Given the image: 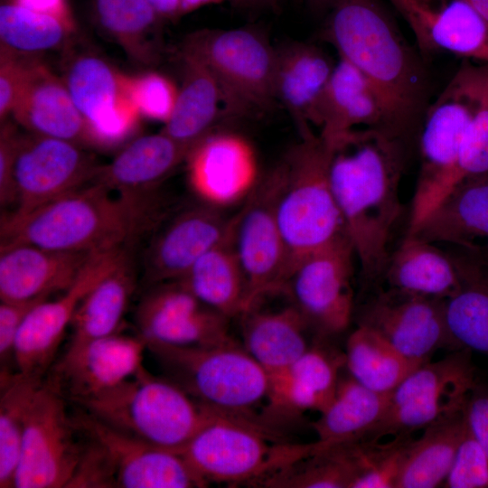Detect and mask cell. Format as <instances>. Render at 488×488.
Listing matches in <instances>:
<instances>
[{"label":"cell","mask_w":488,"mask_h":488,"mask_svg":"<svg viewBox=\"0 0 488 488\" xmlns=\"http://www.w3.org/2000/svg\"><path fill=\"white\" fill-rule=\"evenodd\" d=\"M401 139L374 128L350 132L333 148L330 182L366 286L380 282L402 203Z\"/></svg>","instance_id":"1"},{"label":"cell","mask_w":488,"mask_h":488,"mask_svg":"<svg viewBox=\"0 0 488 488\" xmlns=\"http://www.w3.org/2000/svg\"><path fill=\"white\" fill-rule=\"evenodd\" d=\"M329 11L325 39L378 89L403 136L426 93L418 57L379 0H333Z\"/></svg>","instance_id":"2"},{"label":"cell","mask_w":488,"mask_h":488,"mask_svg":"<svg viewBox=\"0 0 488 488\" xmlns=\"http://www.w3.org/2000/svg\"><path fill=\"white\" fill-rule=\"evenodd\" d=\"M155 220L102 184L92 183L26 211L4 213L0 245L24 243L66 252L122 248Z\"/></svg>","instance_id":"3"},{"label":"cell","mask_w":488,"mask_h":488,"mask_svg":"<svg viewBox=\"0 0 488 488\" xmlns=\"http://www.w3.org/2000/svg\"><path fill=\"white\" fill-rule=\"evenodd\" d=\"M332 155L319 134L310 131L279 163L276 215L289 275L305 257L346 233L330 182Z\"/></svg>","instance_id":"4"},{"label":"cell","mask_w":488,"mask_h":488,"mask_svg":"<svg viewBox=\"0 0 488 488\" xmlns=\"http://www.w3.org/2000/svg\"><path fill=\"white\" fill-rule=\"evenodd\" d=\"M78 404L123 433L175 452L221 414L145 367L118 386Z\"/></svg>","instance_id":"5"},{"label":"cell","mask_w":488,"mask_h":488,"mask_svg":"<svg viewBox=\"0 0 488 488\" xmlns=\"http://www.w3.org/2000/svg\"><path fill=\"white\" fill-rule=\"evenodd\" d=\"M147 350L166 378L202 405L265 426L253 408L267 398L268 375L233 339L209 346L149 343Z\"/></svg>","instance_id":"6"},{"label":"cell","mask_w":488,"mask_h":488,"mask_svg":"<svg viewBox=\"0 0 488 488\" xmlns=\"http://www.w3.org/2000/svg\"><path fill=\"white\" fill-rule=\"evenodd\" d=\"M275 434L256 423L220 414L179 452L208 484H258L267 476L321 449L308 444L273 443Z\"/></svg>","instance_id":"7"},{"label":"cell","mask_w":488,"mask_h":488,"mask_svg":"<svg viewBox=\"0 0 488 488\" xmlns=\"http://www.w3.org/2000/svg\"><path fill=\"white\" fill-rule=\"evenodd\" d=\"M476 65L465 60L427 109L419 141L420 168L411 201V234L461 183L460 155L471 119Z\"/></svg>","instance_id":"8"},{"label":"cell","mask_w":488,"mask_h":488,"mask_svg":"<svg viewBox=\"0 0 488 488\" xmlns=\"http://www.w3.org/2000/svg\"><path fill=\"white\" fill-rule=\"evenodd\" d=\"M181 52L199 60L211 72L229 115L263 112L277 100V50L257 30H200L185 38Z\"/></svg>","instance_id":"9"},{"label":"cell","mask_w":488,"mask_h":488,"mask_svg":"<svg viewBox=\"0 0 488 488\" xmlns=\"http://www.w3.org/2000/svg\"><path fill=\"white\" fill-rule=\"evenodd\" d=\"M279 181L278 164L233 215L231 241L246 283L245 313L266 295L283 292L289 276L288 254L276 215Z\"/></svg>","instance_id":"10"},{"label":"cell","mask_w":488,"mask_h":488,"mask_svg":"<svg viewBox=\"0 0 488 488\" xmlns=\"http://www.w3.org/2000/svg\"><path fill=\"white\" fill-rule=\"evenodd\" d=\"M65 396L52 384L37 389L26 418L14 475L16 488L68 487L80 462L85 443L78 439Z\"/></svg>","instance_id":"11"},{"label":"cell","mask_w":488,"mask_h":488,"mask_svg":"<svg viewBox=\"0 0 488 488\" xmlns=\"http://www.w3.org/2000/svg\"><path fill=\"white\" fill-rule=\"evenodd\" d=\"M355 258L344 233L301 259L287 278L283 292L321 338L341 333L350 324Z\"/></svg>","instance_id":"12"},{"label":"cell","mask_w":488,"mask_h":488,"mask_svg":"<svg viewBox=\"0 0 488 488\" xmlns=\"http://www.w3.org/2000/svg\"><path fill=\"white\" fill-rule=\"evenodd\" d=\"M74 419L100 462L108 488H199L207 485L179 452L123 433L86 411Z\"/></svg>","instance_id":"13"},{"label":"cell","mask_w":488,"mask_h":488,"mask_svg":"<svg viewBox=\"0 0 488 488\" xmlns=\"http://www.w3.org/2000/svg\"><path fill=\"white\" fill-rule=\"evenodd\" d=\"M99 166L78 144L32 133L21 135L14 166V211L32 210L93 183Z\"/></svg>","instance_id":"14"},{"label":"cell","mask_w":488,"mask_h":488,"mask_svg":"<svg viewBox=\"0 0 488 488\" xmlns=\"http://www.w3.org/2000/svg\"><path fill=\"white\" fill-rule=\"evenodd\" d=\"M123 247L95 253L75 282L61 296L38 304L18 333L14 362L16 372L41 378L52 364L63 335L87 293L114 266Z\"/></svg>","instance_id":"15"},{"label":"cell","mask_w":488,"mask_h":488,"mask_svg":"<svg viewBox=\"0 0 488 488\" xmlns=\"http://www.w3.org/2000/svg\"><path fill=\"white\" fill-rule=\"evenodd\" d=\"M154 286L136 313L139 335L147 343L209 346L232 339L229 318L201 302L179 281Z\"/></svg>","instance_id":"16"},{"label":"cell","mask_w":488,"mask_h":488,"mask_svg":"<svg viewBox=\"0 0 488 488\" xmlns=\"http://www.w3.org/2000/svg\"><path fill=\"white\" fill-rule=\"evenodd\" d=\"M184 163L192 192L218 209L244 202L259 181L253 146L234 133L209 134L189 150Z\"/></svg>","instance_id":"17"},{"label":"cell","mask_w":488,"mask_h":488,"mask_svg":"<svg viewBox=\"0 0 488 488\" xmlns=\"http://www.w3.org/2000/svg\"><path fill=\"white\" fill-rule=\"evenodd\" d=\"M444 302L381 289L362 306L359 324L379 333L404 355L427 361L437 350L451 348Z\"/></svg>","instance_id":"18"},{"label":"cell","mask_w":488,"mask_h":488,"mask_svg":"<svg viewBox=\"0 0 488 488\" xmlns=\"http://www.w3.org/2000/svg\"><path fill=\"white\" fill-rule=\"evenodd\" d=\"M146 341L118 333L64 352L50 381L74 402L108 391L136 375L143 366Z\"/></svg>","instance_id":"19"},{"label":"cell","mask_w":488,"mask_h":488,"mask_svg":"<svg viewBox=\"0 0 488 488\" xmlns=\"http://www.w3.org/2000/svg\"><path fill=\"white\" fill-rule=\"evenodd\" d=\"M188 150L163 131L129 142L108 164L99 166L93 181L144 211H161L156 188L182 163Z\"/></svg>","instance_id":"20"},{"label":"cell","mask_w":488,"mask_h":488,"mask_svg":"<svg viewBox=\"0 0 488 488\" xmlns=\"http://www.w3.org/2000/svg\"><path fill=\"white\" fill-rule=\"evenodd\" d=\"M358 127L380 129L401 139L378 89L357 68L339 58L318 106L319 136L333 149Z\"/></svg>","instance_id":"21"},{"label":"cell","mask_w":488,"mask_h":488,"mask_svg":"<svg viewBox=\"0 0 488 488\" xmlns=\"http://www.w3.org/2000/svg\"><path fill=\"white\" fill-rule=\"evenodd\" d=\"M233 216L202 203L174 216L152 241L145 257V277L156 285L182 278L208 250L227 239Z\"/></svg>","instance_id":"22"},{"label":"cell","mask_w":488,"mask_h":488,"mask_svg":"<svg viewBox=\"0 0 488 488\" xmlns=\"http://www.w3.org/2000/svg\"><path fill=\"white\" fill-rule=\"evenodd\" d=\"M424 52L488 64V23L464 0H390Z\"/></svg>","instance_id":"23"},{"label":"cell","mask_w":488,"mask_h":488,"mask_svg":"<svg viewBox=\"0 0 488 488\" xmlns=\"http://www.w3.org/2000/svg\"><path fill=\"white\" fill-rule=\"evenodd\" d=\"M94 254L24 243L0 245V298L23 301L63 292Z\"/></svg>","instance_id":"24"},{"label":"cell","mask_w":488,"mask_h":488,"mask_svg":"<svg viewBox=\"0 0 488 488\" xmlns=\"http://www.w3.org/2000/svg\"><path fill=\"white\" fill-rule=\"evenodd\" d=\"M408 235L473 256L488 254V174L460 183Z\"/></svg>","instance_id":"25"},{"label":"cell","mask_w":488,"mask_h":488,"mask_svg":"<svg viewBox=\"0 0 488 488\" xmlns=\"http://www.w3.org/2000/svg\"><path fill=\"white\" fill-rule=\"evenodd\" d=\"M11 115L29 133L91 146L86 123L63 79L38 58Z\"/></svg>","instance_id":"26"},{"label":"cell","mask_w":488,"mask_h":488,"mask_svg":"<svg viewBox=\"0 0 488 488\" xmlns=\"http://www.w3.org/2000/svg\"><path fill=\"white\" fill-rule=\"evenodd\" d=\"M343 366L344 353L320 343L313 344L288 369L268 377L269 412L322 413L333 399Z\"/></svg>","instance_id":"27"},{"label":"cell","mask_w":488,"mask_h":488,"mask_svg":"<svg viewBox=\"0 0 488 488\" xmlns=\"http://www.w3.org/2000/svg\"><path fill=\"white\" fill-rule=\"evenodd\" d=\"M334 65L316 46L293 42L277 50L276 96L299 134L317 127V110Z\"/></svg>","instance_id":"28"},{"label":"cell","mask_w":488,"mask_h":488,"mask_svg":"<svg viewBox=\"0 0 488 488\" xmlns=\"http://www.w3.org/2000/svg\"><path fill=\"white\" fill-rule=\"evenodd\" d=\"M382 281L388 289L437 300L451 297L461 286L456 265L448 250L409 235L390 253Z\"/></svg>","instance_id":"29"},{"label":"cell","mask_w":488,"mask_h":488,"mask_svg":"<svg viewBox=\"0 0 488 488\" xmlns=\"http://www.w3.org/2000/svg\"><path fill=\"white\" fill-rule=\"evenodd\" d=\"M448 251L461 280L459 290L444 302L451 349L488 356V264L460 250Z\"/></svg>","instance_id":"30"},{"label":"cell","mask_w":488,"mask_h":488,"mask_svg":"<svg viewBox=\"0 0 488 488\" xmlns=\"http://www.w3.org/2000/svg\"><path fill=\"white\" fill-rule=\"evenodd\" d=\"M241 316L244 348L268 377L288 369L310 347V326L294 305L266 312L252 308Z\"/></svg>","instance_id":"31"},{"label":"cell","mask_w":488,"mask_h":488,"mask_svg":"<svg viewBox=\"0 0 488 488\" xmlns=\"http://www.w3.org/2000/svg\"><path fill=\"white\" fill-rule=\"evenodd\" d=\"M135 282L133 267L124 249L114 266L80 303L70 324V340L65 352L118 333Z\"/></svg>","instance_id":"32"},{"label":"cell","mask_w":488,"mask_h":488,"mask_svg":"<svg viewBox=\"0 0 488 488\" xmlns=\"http://www.w3.org/2000/svg\"><path fill=\"white\" fill-rule=\"evenodd\" d=\"M183 80L173 114L164 133L188 151L212 133L220 108H223L220 86L208 68L194 57L181 52Z\"/></svg>","instance_id":"33"},{"label":"cell","mask_w":488,"mask_h":488,"mask_svg":"<svg viewBox=\"0 0 488 488\" xmlns=\"http://www.w3.org/2000/svg\"><path fill=\"white\" fill-rule=\"evenodd\" d=\"M391 393L372 390L351 375L339 380L333 399L312 423L324 448L363 439L386 413Z\"/></svg>","instance_id":"34"},{"label":"cell","mask_w":488,"mask_h":488,"mask_svg":"<svg viewBox=\"0 0 488 488\" xmlns=\"http://www.w3.org/2000/svg\"><path fill=\"white\" fill-rule=\"evenodd\" d=\"M465 430L464 408L424 428L418 438H413L409 444L396 488H435L442 485Z\"/></svg>","instance_id":"35"},{"label":"cell","mask_w":488,"mask_h":488,"mask_svg":"<svg viewBox=\"0 0 488 488\" xmlns=\"http://www.w3.org/2000/svg\"><path fill=\"white\" fill-rule=\"evenodd\" d=\"M231 233L232 230L227 239L203 254L182 278L175 280L229 319L245 313L247 298L245 278Z\"/></svg>","instance_id":"36"},{"label":"cell","mask_w":488,"mask_h":488,"mask_svg":"<svg viewBox=\"0 0 488 488\" xmlns=\"http://www.w3.org/2000/svg\"><path fill=\"white\" fill-rule=\"evenodd\" d=\"M122 76L123 73L96 54H80L69 62L62 79L88 133L128 102Z\"/></svg>","instance_id":"37"},{"label":"cell","mask_w":488,"mask_h":488,"mask_svg":"<svg viewBox=\"0 0 488 488\" xmlns=\"http://www.w3.org/2000/svg\"><path fill=\"white\" fill-rule=\"evenodd\" d=\"M345 367L361 385L391 393L414 370L426 361L411 359L371 328L358 324L346 343Z\"/></svg>","instance_id":"38"},{"label":"cell","mask_w":488,"mask_h":488,"mask_svg":"<svg viewBox=\"0 0 488 488\" xmlns=\"http://www.w3.org/2000/svg\"><path fill=\"white\" fill-rule=\"evenodd\" d=\"M95 17L135 61L148 65L157 50L153 38L161 19L145 0H92Z\"/></svg>","instance_id":"39"},{"label":"cell","mask_w":488,"mask_h":488,"mask_svg":"<svg viewBox=\"0 0 488 488\" xmlns=\"http://www.w3.org/2000/svg\"><path fill=\"white\" fill-rule=\"evenodd\" d=\"M476 385L470 352L455 351L441 360L427 361L414 370L391 392L389 405L448 396H468Z\"/></svg>","instance_id":"40"},{"label":"cell","mask_w":488,"mask_h":488,"mask_svg":"<svg viewBox=\"0 0 488 488\" xmlns=\"http://www.w3.org/2000/svg\"><path fill=\"white\" fill-rule=\"evenodd\" d=\"M42 379L18 372L1 376L0 487H14L25 423Z\"/></svg>","instance_id":"41"},{"label":"cell","mask_w":488,"mask_h":488,"mask_svg":"<svg viewBox=\"0 0 488 488\" xmlns=\"http://www.w3.org/2000/svg\"><path fill=\"white\" fill-rule=\"evenodd\" d=\"M75 31V26L14 0L0 6L1 47L20 54L36 56L61 48Z\"/></svg>","instance_id":"42"},{"label":"cell","mask_w":488,"mask_h":488,"mask_svg":"<svg viewBox=\"0 0 488 488\" xmlns=\"http://www.w3.org/2000/svg\"><path fill=\"white\" fill-rule=\"evenodd\" d=\"M357 467L350 443L298 460L261 481L272 488H351Z\"/></svg>","instance_id":"43"},{"label":"cell","mask_w":488,"mask_h":488,"mask_svg":"<svg viewBox=\"0 0 488 488\" xmlns=\"http://www.w3.org/2000/svg\"><path fill=\"white\" fill-rule=\"evenodd\" d=\"M411 436L388 442L361 439L350 442L357 466L351 488H396Z\"/></svg>","instance_id":"44"},{"label":"cell","mask_w":488,"mask_h":488,"mask_svg":"<svg viewBox=\"0 0 488 488\" xmlns=\"http://www.w3.org/2000/svg\"><path fill=\"white\" fill-rule=\"evenodd\" d=\"M461 183L488 174V64L476 65L472 116L460 155Z\"/></svg>","instance_id":"45"},{"label":"cell","mask_w":488,"mask_h":488,"mask_svg":"<svg viewBox=\"0 0 488 488\" xmlns=\"http://www.w3.org/2000/svg\"><path fill=\"white\" fill-rule=\"evenodd\" d=\"M124 93L142 117L165 124L171 117L178 87L157 72L122 76Z\"/></svg>","instance_id":"46"},{"label":"cell","mask_w":488,"mask_h":488,"mask_svg":"<svg viewBox=\"0 0 488 488\" xmlns=\"http://www.w3.org/2000/svg\"><path fill=\"white\" fill-rule=\"evenodd\" d=\"M443 484L448 488H488V455L467 426Z\"/></svg>","instance_id":"47"},{"label":"cell","mask_w":488,"mask_h":488,"mask_svg":"<svg viewBox=\"0 0 488 488\" xmlns=\"http://www.w3.org/2000/svg\"><path fill=\"white\" fill-rule=\"evenodd\" d=\"M36 56L0 48V119L5 121L24 88Z\"/></svg>","instance_id":"48"},{"label":"cell","mask_w":488,"mask_h":488,"mask_svg":"<svg viewBox=\"0 0 488 488\" xmlns=\"http://www.w3.org/2000/svg\"><path fill=\"white\" fill-rule=\"evenodd\" d=\"M49 297L23 301H4L0 304V360L6 364L14 361V346L20 328L30 312Z\"/></svg>","instance_id":"49"},{"label":"cell","mask_w":488,"mask_h":488,"mask_svg":"<svg viewBox=\"0 0 488 488\" xmlns=\"http://www.w3.org/2000/svg\"><path fill=\"white\" fill-rule=\"evenodd\" d=\"M0 132V203L6 206L16 202L14 166L21 134L8 121L1 123Z\"/></svg>","instance_id":"50"},{"label":"cell","mask_w":488,"mask_h":488,"mask_svg":"<svg viewBox=\"0 0 488 488\" xmlns=\"http://www.w3.org/2000/svg\"><path fill=\"white\" fill-rule=\"evenodd\" d=\"M464 414L468 430L488 455V388L475 386Z\"/></svg>","instance_id":"51"},{"label":"cell","mask_w":488,"mask_h":488,"mask_svg":"<svg viewBox=\"0 0 488 488\" xmlns=\"http://www.w3.org/2000/svg\"><path fill=\"white\" fill-rule=\"evenodd\" d=\"M30 10L55 17L71 26L76 23L68 0H14Z\"/></svg>","instance_id":"52"},{"label":"cell","mask_w":488,"mask_h":488,"mask_svg":"<svg viewBox=\"0 0 488 488\" xmlns=\"http://www.w3.org/2000/svg\"><path fill=\"white\" fill-rule=\"evenodd\" d=\"M160 18H175L183 14L180 0H145Z\"/></svg>","instance_id":"53"},{"label":"cell","mask_w":488,"mask_h":488,"mask_svg":"<svg viewBox=\"0 0 488 488\" xmlns=\"http://www.w3.org/2000/svg\"><path fill=\"white\" fill-rule=\"evenodd\" d=\"M183 14L192 12L209 5H215L223 2L224 0H180Z\"/></svg>","instance_id":"54"},{"label":"cell","mask_w":488,"mask_h":488,"mask_svg":"<svg viewBox=\"0 0 488 488\" xmlns=\"http://www.w3.org/2000/svg\"><path fill=\"white\" fill-rule=\"evenodd\" d=\"M488 23V0H464Z\"/></svg>","instance_id":"55"},{"label":"cell","mask_w":488,"mask_h":488,"mask_svg":"<svg viewBox=\"0 0 488 488\" xmlns=\"http://www.w3.org/2000/svg\"><path fill=\"white\" fill-rule=\"evenodd\" d=\"M235 1L246 6L254 7V8L273 7L279 2V0H235Z\"/></svg>","instance_id":"56"},{"label":"cell","mask_w":488,"mask_h":488,"mask_svg":"<svg viewBox=\"0 0 488 488\" xmlns=\"http://www.w3.org/2000/svg\"><path fill=\"white\" fill-rule=\"evenodd\" d=\"M311 10L316 13L329 10L333 0H305Z\"/></svg>","instance_id":"57"},{"label":"cell","mask_w":488,"mask_h":488,"mask_svg":"<svg viewBox=\"0 0 488 488\" xmlns=\"http://www.w3.org/2000/svg\"><path fill=\"white\" fill-rule=\"evenodd\" d=\"M471 256H473V255H471ZM473 257H474V258H478L479 260L488 264V254H485V255H483V256H473Z\"/></svg>","instance_id":"58"}]
</instances>
